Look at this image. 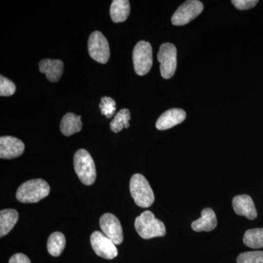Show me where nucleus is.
I'll list each match as a JSON object with an SVG mask.
<instances>
[{"instance_id": "obj_21", "label": "nucleus", "mask_w": 263, "mask_h": 263, "mask_svg": "<svg viewBox=\"0 0 263 263\" xmlns=\"http://www.w3.org/2000/svg\"><path fill=\"white\" fill-rule=\"evenodd\" d=\"M243 243L252 249L263 248V228L247 230L243 235Z\"/></svg>"}, {"instance_id": "obj_10", "label": "nucleus", "mask_w": 263, "mask_h": 263, "mask_svg": "<svg viewBox=\"0 0 263 263\" xmlns=\"http://www.w3.org/2000/svg\"><path fill=\"white\" fill-rule=\"evenodd\" d=\"M100 226L103 234L110 238L115 245L122 243L124 239L122 228L117 216L109 213L103 214L100 218Z\"/></svg>"}, {"instance_id": "obj_1", "label": "nucleus", "mask_w": 263, "mask_h": 263, "mask_svg": "<svg viewBox=\"0 0 263 263\" xmlns=\"http://www.w3.org/2000/svg\"><path fill=\"white\" fill-rule=\"evenodd\" d=\"M50 191L51 188L44 180H29L19 186L16 192V198L23 203H35L47 197Z\"/></svg>"}, {"instance_id": "obj_5", "label": "nucleus", "mask_w": 263, "mask_h": 263, "mask_svg": "<svg viewBox=\"0 0 263 263\" xmlns=\"http://www.w3.org/2000/svg\"><path fill=\"white\" fill-rule=\"evenodd\" d=\"M135 71L138 76H145L149 72L153 64L152 46L146 41L137 43L133 53Z\"/></svg>"}, {"instance_id": "obj_2", "label": "nucleus", "mask_w": 263, "mask_h": 263, "mask_svg": "<svg viewBox=\"0 0 263 263\" xmlns=\"http://www.w3.org/2000/svg\"><path fill=\"white\" fill-rule=\"evenodd\" d=\"M135 228L138 234L143 239L162 237L166 234L164 223L155 218V214L150 211L142 213L136 218Z\"/></svg>"}, {"instance_id": "obj_24", "label": "nucleus", "mask_w": 263, "mask_h": 263, "mask_svg": "<svg viewBox=\"0 0 263 263\" xmlns=\"http://www.w3.org/2000/svg\"><path fill=\"white\" fill-rule=\"evenodd\" d=\"M15 85L6 79L4 76H0V95L2 97L11 96L15 92Z\"/></svg>"}, {"instance_id": "obj_14", "label": "nucleus", "mask_w": 263, "mask_h": 263, "mask_svg": "<svg viewBox=\"0 0 263 263\" xmlns=\"http://www.w3.org/2000/svg\"><path fill=\"white\" fill-rule=\"evenodd\" d=\"M40 72L46 74V78L51 82H57L62 77L64 64L59 60H43L39 63Z\"/></svg>"}, {"instance_id": "obj_8", "label": "nucleus", "mask_w": 263, "mask_h": 263, "mask_svg": "<svg viewBox=\"0 0 263 263\" xmlns=\"http://www.w3.org/2000/svg\"><path fill=\"white\" fill-rule=\"evenodd\" d=\"M203 8L201 2L189 0L176 10L171 18V22L175 26L186 25L197 18L202 13Z\"/></svg>"}, {"instance_id": "obj_12", "label": "nucleus", "mask_w": 263, "mask_h": 263, "mask_svg": "<svg viewBox=\"0 0 263 263\" xmlns=\"http://www.w3.org/2000/svg\"><path fill=\"white\" fill-rule=\"evenodd\" d=\"M186 117V112L182 109H170L160 116L156 123V127L159 130L171 129L182 123Z\"/></svg>"}, {"instance_id": "obj_23", "label": "nucleus", "mask_w": 263, "mask_h": 263, "mask_svg": "<svg viewBox=\"0 0 263 263\" xmlns=\"http://www.w3.org/2000/svg\"><path fill=\"white\" fill-rule=\"evenodd\" d=\"M238 263H263V252L254 251L240 254L237 258Z\"/></svg>"}, {"instance_id": "obj_18", "label": "nucleus", "mask_w": 263, "mask_h": 263, "mask_svg": "<svg viewBox=\"0 0 263 263\" xmlns=\"http://www.w3.org/2000/svg\"><path fill=\"white\" fill-rule=\"evenodd\" d=\"M18 219V213L15 209H4L0 212V237L8 235L14 228Z\"/></svg>"}, {"instance_id": "obj_25", "label": "nucleus", "mask_w": 263, "mask_h": 263, "mask_svg": "<svg viewBox=\"0 0 263 263\" xmlns=\"http://www.w3.org/2000/svg\"><path fill=\"white\" fill-rule=\"evenodd\" d=\"M232 3L237 9L249 10L254 8L258 3L257 0H233Z\"/></svg>"}, {"instance_id": "obj_6", "label": "nucleus", "mask_w": 263, "mask_h": 263, "mask_svg": "<svg viewBox=\"0 0 263 263\" xmlns=\"http://www.w3.org/2000/svg\"><path fill=\"white\" fill-rule=\"evenodd\" d=\"M160 63L161 76L164 79H169L174 76L177 67V49L172 43H166L160 46L157 54Z\"/></svg>"}, {"instance_id": "obj_15", "label": "nucleus", "mask_w": 263, "mask_h": 263, "mask_svg": "<svg viewBox=\"0 0 263 263\" xmlns=\"http://www.w3.org/2000/svg\"><path fill=\"white\" fill-rule=\"evenodd\" d=\"M216 226L215 213L210 208L204 209L201 212V217L192 223V228L196 232H210L215 229Z\"/></svg>"}, {"instance_id": "obj_3", "label": "nucleus", "mask_w": 263, "mask_h": 263, "mask_svg": "<svg viewBox=\"0 0 263 263\" xmlns=\"http://www.w3.org/2000/svg\"><path fill=\"white\" fill-rule=\"evenodd\" d=\"M129 189L132 197L138 206L148 208L155 201L153 190L143 175L136 174L132 176Z\"/></svg>"}, {"instance_id": "obj_16", "label": "nucleus", "mask_w": 263, "mask_h": 263, "mask_svg": "<svg viewBox=\"0 0 263 263\" xmlns=\"http://www.w3.org/2000/svg\"><path fill=\"white\" fill-rule=\"evenodd\" d=\"M81 116L72 113H67L62 118L60 123V130L65 136H70L79 133L82 129Z\"/></svg>"}, {"instance_id": "obj_4", "label": "nucleus", "mask_w": 263, "mask_h": 263, "mask_svg": "<svg viewBox=\"0 0 263 263\" xmlns=\"http://www.w3.org/2000/svg\"><path fill=\"white\" fill-rule=\"evenodd\" d=\"M74 168L78 177L85 185L90 186L97 177L96 167L92 157L85 149H79L74 155Z\"/></svg>"}, {"instance_id": "obj_26", "label": "nucleus", "mask_w": 263, "mask_h": 263, "mask_svg": "<svg viewBox=\"0 0 263 263\" xmlns=\"http://www.w3.org/2000/svg\"><path fill=\"white\" fill-rule=\"evenodd\" d=\"M9 263H31V261L25 254L18 253L10 257Z\"/></svg>"}, {"instance_id": "obj_20", "label": "nucleus", "mask_w": 263, "mask_h": 263, "mask_svg": "<svg viewBox=\"0 0 263 263\" xmlns=\"http://www.w3.org/2000/svg\"><path fill=\"white\" fill-rule=\"evenodd\" d=\"M130 111L127 108L119 110L113 120L110 123V128L114 133H118L122 130L124 128H129V120H130Z\"/></svg>"}, {"instance_id": "obj_7", "label": "nucleus", "mask_w": 263, "mask_h": 263, "mask_svg": "<svg viewBox=\"0 0 263 263\" xmlns=\"http://www.w3.org/2000/svg\"><path fill=\"white\" fill-rule=\"evenodd\" d=\"M88 49L90 57L99 62L105 64L110 59V47L105 36L99 31L91 33L88 41Z\"/></svg>"}, {"instance_id": "obj_11", "label": "nucleus", "mask_w": 263, "mask_h": 263, "mask_svg": "<svg viewBox=\"0 0 263 263\" xmlns=\"http://www.w3.org/2000/svg\"><path fill=\"white\" fill-rule=\"evenodd\" d=\"M24 144L18 138L11 136H3L0 138V157L2 159L16 158L24 153Z\"/></svg>"}, {"instance_id": "obj_17", "label": "nucleus", "mask_w": 263, "mask_h": 263, "mask_svg": "<svg viewBox=\"0 0 263 263\" xmlns=\"http://www.w3.org/2000/svg\"><path fill=\"white\" fill-rule=\"evenodd\" d=\"M130 13V4L128 0H114L110 5V15L114 23L127 20Z\"/></svg>"}, {"instance_id": "obj_19", "label": "nucleus", "mask_w": 263, "mask_h": 263, "mask_svg": "<svg viewBox=\"0 0 263 263\" xmlns=\"http://www.w3.org/2000/svg\"><path fill=\"white\" fill-rule=\"evenodd\" d=\"M65 235L60 232H54L48 238L47 243L48 253L53 257H59L65 249Z\"/></svg>"}, {"instance_id": "obj_13", "label": "nucleus", "mask_w": 263, "mask_h": 263, "mask_svg": "<svg viewBox=\"0 0 263 263\" xmlns=\"http://www.w3.org/2000/svg\"><path fill=\"white\" fill-rule=\"evenodd\" d=\"M235 212L239 216H243L250 220L257 218V212L252 197L247 195H238L233 200Z\"/></svg>"}, {"instance_id": "obj_22", "label": "nucleus", "mask_w": 263, "mask_h": 263, "mask_svg": "<svg viewBox=\"0 0 263 263\" xmlns=\"http://www.w3.org/2000/svg\"><path fill=\"white\" fill-rule=\"evenodd\" d=\"M100 111L103 115L110 119L114 115L116 112V102L114 99L109 97H103L101 98V103H100Z\"/></svg>"}, {"instance_id": "obj_9", "label": "nucleus", "mask_w": 263, "mask_h": 263, "mask_svg": "<svg viewBox=\"0 0 263 263\" xmlns=\"http://www.w3.org/2000/svg\"><path fill=\"white\" fill-rule=\"evenodd\" d=\"M91 247L97 255L104 259H112L118 255L115 243L101 232L95 231L90 237Z\"/></svg>"}]
</instances>
